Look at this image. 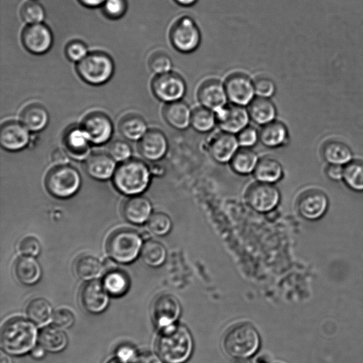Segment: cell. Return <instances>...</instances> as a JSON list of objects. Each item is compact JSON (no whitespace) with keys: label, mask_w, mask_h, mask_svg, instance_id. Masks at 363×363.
I'll return each instance as SVG.
<instances>
[{"label":"cell","mask_w":363,"mask_h":363,"mask_svg":"<svg viewBox=\"0 0 363 363\" xmlns=\"http://www.w3.org/2000/svg\"><path fill=\"white\" fill-rule=\"evenodd\" d=\"M181 313V304L172 294L159 296L152 306V318L158 332L178 324Z\"/></svg>","instance_id":"obj_11"},{"label":"cell","mask_w":363,"mask_h":363,"mask_svg":"<svg viewBox=\"0 0 363 363\" xmlns=\"http://www.w3.org/2000/svg\"><path fill=\"white\" fill-rule=\"evenodd\" d=\"M38 342L47 352L58 353L67 347L68 337L62 328L50 324L40 329Z\"/></svg>","instance_id":"obj_26"},{"label":"cell","mask_w":363,"mask_h":363,"mask_svg":"<svg viewBox=\"0 0 363 363\" xmlns=\"http://www.w3.org/2000/svg\"><path fill=\"white\" fill-rule=\"evenodd\" d=\"M328 206L326 195L320 191L309 190L304 192L298 200L297 209L300 215L310 220L322 217Z\"/></svg>","instance_id":"obj_22"},{"label":"cell","mask_w":363,"mask_h":363,"mask_svg":"<svg viewBox=\"0 0 363 363\" xmlns=\"http://www.w3.org/2000/svg\"><path fill=\"white\" fill-rule=\"evenodd\" d=\"M343 179L352 190L363 191V162L349 163L344 169Z\"/></svg>","instance_id":"obj_41"},{"label":"cell","mask_w":363,"mask_h":363,"mask_svg":"<svg viewBox=\"0 0 363 363\" xmlns=\"http://www.w3.org/2000/svg\"><path fill=\"white\" fill-rule=\"evenodd\" d=\"M252 174L255 181L275 184L283 178L284 168L276 158L264 157L259 158Z\"/></svg>","instance_id":"obj_29"},{"label":"cell","mask_w":363,"mask_h":363,"mask_svg":"<svg viewBox=\"0 0 363 363\" xmlns=\"http://www.w3.org/2000/svg\"><path fill=\"white\" fill-rule=\"evenodd\" d=\"M65 54L69 60L79 62L88 55L87 47L82 41L74 40L67 45Z\"/></svg>","instance_id":"obj_50"},{"label":"cell","mask_w":363,"mask_h":363,"mask_svg":"<svg viewBox=\"0 0 363 363\" xmlns=\"http://www.w3.org/2000/svg\"><path fill=\"white\" fill-rule=\"evenodd\" d=\"M152 213L150 200L142 196H133L127 199L123 206V214L130 223L137 225L147 222Z\"/></svg>","instance_id":"obj_23"},{"label":"cell","mask_w":363,"mask_h":363,"mask_svg":"<svg viewBox=\"0 0 363 363\" xmlns=\"http://www.w3.org/2000/svg\"><path fill=\"white\" fill-rule=\"evenodd\" d=\"M138 148L145 159L156 162L165 156L168 150V140L161 130L150 129L140 140Z\"/></svg>","instance_id":"obj_21"},{"label":"cell","mask_w":363,"mask_h":363,"mask_svg":"<svg viewBox=\"0 0 363 363\" xmlns=\"http://www.w3.org/2000/svg\"><path fill=\"white\" fill-rule=\"evenodd\" d=\"M140 255L145 264L151 267H159L165 262L167 250L162 242L149 239L143 243Z\"/></svg>","instance_id":"obj_36"},{"label":"cell","mask_w":363,"mask_h":363,"mask_svg":"<svg viewBox=\"0 0 363 363\" xmlns=\"http://www.w3.org/2000/svg\"><path fill=\"white\" fill-rule=\"evenodd\" d=\"M81 126L88 135L91 143L97 145L108 142L113 131L110 118L99 111L87 114L83 119Z\"/></svg>","instance_id":"obj_15"},{"label":"cell","mask_w":363,"mask_h":363,"mask_svg":"<svg viewBox=\"0 0 363 363\" xmlns=\"http://www.w3.org/2000/svg\"><path fill=\"white\" fill-rule=\"evenodd\" d=\"M240 148L236 135L221 131L216 134L208 143V152L217 163H229Z\"/></svg>","instance_id":"obj_17"},{"label":"cell","mask_w":363,"mask_h":363,"mask_svg":"<svg viewBox=\"0 0 363 363\" xmlns=\"http://www.w3.org/2000/svg\"><path fill=\"white\" fill-rule=\"evenodd\" d=\"M138 354L136 349L128 344L118 346L116 351V356L125 363H133Z\"/></svg>","instance_id":"obj_51"},{"label":"cell","mask_w":363,"mask_h":363,"mask_svg":"<svg viewBox=\"0 0 363 363\" xmlns=\"http://www.w3.org/2000/svg\"><path fill=\"white\" fill-rule=\"evenodd\" d=\"M77 72L86 83L101 85L107 82L114 72L112 58L102 52H92L77 62Z\"/></svg>","instance_id":"obj_6"},{"label":"cell","mask_w":363,"mask_h":363,"mask_svg":"<svg viewBox=\"0 0 363 363\" xmlns=\"http://www.w3.org/2000/svg\"><path fill=\"white\" fill-rule=\"evenodd\" d=\"M322 152L325 161L331 164H347L352 157L350 147L338 140H330L325 143Z\"/></svg>","instance_id":"obj_37"},{"label":"cell","mask_w":363,"mask_h":363,"mask_svg":"<svg viewBox=\"0 0 363 363\" xmlns=\"http://www.w3.org/2000/svg\"><path fill=\"white\" fill-rule=\"evenodd\" d=\"M0 362L1 363H12L11 359L2 352L1 354Z\"/></svg>","instance_id":"obj_60"},{"label":"cell","mask_w":363,"mask_h":363,"mask_svg":"<svg viewBox=\"0 0 363 363\" xmlns=\"http://www.w3.org/2000/svg\"><path fill=\"white\" fill-rule=\"evenodd\" d=\"M253 83L256 96L269 99L275 94L276 85L274 81L267 77H259Z\"/></svg>","instance_id":"obj_46"},{"label":"cell","mask_w":363,"mask_h":363,"mask_svg":"<svg viewBox=\"0 0 363 363\" xmlns=\"http://www.w3.org/2000/svg\"><path fill=\"white\" fill-rule=\"evenodd\" d=\"M197 98L201 106L214 112L225 106L228 101L224 84L215 79H208L199 86Z\"/></svg>","instance_id":"obj_19"},{"label":"cell","mask_w":363,"mask_h":363,"mask_svg":"<svg viewBox=\"0 0 363 363\" xmlns=\"http://www.w3.org/2000/svg\"><path fill=\"white\" fill-rule=\"evenodd\" d=\"M21 16L23 21L28 24L41 23L45 17L43 6L35 0L26 1L21 7Z\"/></svg>","instance_id":"obj_42"},{"label":"cell","mask_w":363,"mask_h":363,"mask_svg":"<svg viewBox=\"0 0 363 363\" xmlns=\"http://www.w3.org/2000/svg\"><path fill=\"white\" fill-rule=\"evenodd\" d=\"M30 141L29 130L21 123L11 121L4 123L0 128V144L9 151L25 148Z\"/></svg>","instance_id":"obj_18"},{"label":"cell","mask_w":363,"mask_h":363,"mask_svg":"<svg viewBox=\"0 0 363 363\" xmlns=\"http://www.w3.org/2000/svg\"><path fill=\"white\" fill-rule=\"evenodd\" d=\"M20 119L21 123L29 131L38 132L47 126L49 122V114L42 105L32 104L23 109Z\"/></svg>","instance_id":"obj_31"},{"label":"cell","mask_w":363,"mask_h":363,"mask_svg":"<svg viewBox=\"0 0 363 363\" xmlns=\"http://www.w3.org/2000/svg\"><path fill=\"white\" fill-rule=\"evenodd\" d=\"M259 158L252 148L240 147L228 163L231 169L239 175L252 174Z\"/></svg>","instance_id":"obj_33"},{"label":"cell","mask_w":363,"mask_h":363,"mask_svg":"<svg viewBox=\"0 0 363 363\" xmlns=\"http://www.w3.org/2000/svg\"><path fill=\"white\" fill-rule=\"evenodd\" d=\"M108 152L115 161L123 162L129 160L132 154V149L127 142L116 140L109 145Z\"/></svg>","instance_id":"obj_44"},{"label":"cell","mask_w":363,"mask_h":363,"mask_svg":"<svg viewBox=\"0 0 363 363\" xmlns=\"http://www.w3.org/2000/svg\"><path fill=\"white\" fill-rule=\"evenodd\" d=\"M223 84L228 100L231 104L246 106L256 96L253 81L245 74H231Z\"/></svg>","instance_id":"obj_12"},{"label":"cell","mask_w":363,"mask_h":363,"mask_svg":"<svg viewBox=\"0 0 363 363\" xmlns=\"http://www.w3.org/2000/svg\"><path fill=\"white\" fill-rule=\"evenodd\" d=\"M326 175L329 179L333 181H339L343 178L344 169L340 164H331L327 167Z\"/></svg>","instance_id":"obj_53"},{"label":"cell","mask_w":363,"mask_h":363,"mask_svg":"<svg viewBox=\"0 0 363 363\" xmlns=\"http://www.w3.org/2000/svg\"><path fill=\"white\" fill-rule=\"evenodd\" d=\"M150 169L139 160L123 162L113 174V184L118 191L128 196L145 191L150 182Z\"/></svg>","instance_id":"obj_4"},{"label":"cell","mask_w":363,"mask_h":363,"mask_svg":"<svg viewBox=\"0 0 363 363\" xmlns=\"http://www.w3.org/2000/svg\"><path fill=\"white\" fill-rule=\"evenodd\" d=\"M18 249L23 255L35 257L38 256L41 252V245L36 238L33 236H26L20 241Z\"/></svg>","instance_id":"obj_49"},{"label":"cell","mask_w":363,"mask_h":363,"mask_svg":"<svg viewBox=\"0 0 363 363\" xmlns=\"http://www.w3.org/2000/svg\"><path fill=\"white\" fill-rule=\"evenodd\" d=\"M105 363H125L121 359H119L117 356H113L108 358Z\"/></svg>","instance_id":"obj_59"},{"label":"cell","mask_w":363,"mask_h":363,"mask_svg":"<svg viewBox=\"0 0 363 363\" xmlns=\"http://www.w3.org/2000/svg\"><path fill=\"white\" fill-rule=\"evenodd\" d=\"M216 125L221 131L237 135L249 125L250 119L247 108L234 104H227L215 112Z\"/></svg>","instance_id":"obj_13"},{"label":"cell","mask_w":363,"mask_h":363,"mask_svg":"<svg viewBox=\"0 0 363 363\" xmlns=\"http://www.w3.org/2000/svg\"><path fill=\"white\" fill-rule=\"evenodd\" d=\"M69 157L66 151L59 148L55 150L51 155L52 161L57 166L67 164Z\"/></svg>","instance_id":"obj_54"},{"label":"cell","mask_w":363,"mask_h":363,"mask_svg":"<svg viewBox=\"0 0 363 363\" xmlns=\"http://www.w3.org/2000/svg\"><path fill=\"white\" fill-rule=\"evenodd\" d=\"M104 271L102 263L95 257L84 255L78 257L74 264L75 274L84 281H90L99 277Z\"/></svg>","instance_id":"obj_34"},{"label":"cell","mask_w":363,"mask_h":363,"mask_svg":"<svg viewBox=\"0 0 363 363\" xmlns=\"http://www.w3.org/2000/svg\"><path fill=\"white\" fill-rule=\"evenodd\" d=\"M118 129L122 136L132 141L140 140L148 130L145 119L136 113H129L122 117Z\"/></svg>","instance_id":"obj_32"},{"label":"cell","mask_w":363,"mask_h":363,"mask_svg":"<svg viewBox=\"0 0 363 363\" xmlns=\"http://www.w3.org/2000/svg\"><path fill=\"white\" fill-rule=\"evenodd\" d=\"M260 343L257 330L249 323H240L230 328L222 342L224 351L234 359L252 357L259 350Z\"/></svg>","instance_id":"obj_3"},{"label":"cell","mask_w":363,"mask_h":363,"mask_svg":"<svg viewBox=\"0 0 363 363\" xmlns=\"http://www.w3.org/2000/svg\"><path fill=\"white\" fill-rule=\"evenodd\" d=\"M149 231L157 237L168 235L173 227L171 217L164 212L152 213L147 222Z\"/></svg>","instance_id":"obj_40"},{"label":"cell","mask_w":363,"mask_h":363,"mask_svg":"<svg viewBox=\"0 0 363 363\" xmlns=\"http://www.w3.org/2000/svg\"><path fill=\"white\" fill-rule=\"evenodd\" d=\"M21 40L23 46L30 52L42 55L51 48L53 36L50 29L40 23L27 26L22 32Z\"/></svg>","instance_id":"obj_16"},{"label":"cell","mask_w":363,"mask_h":363,"mask_svg":"<svg viewBox=\"0 0 363 363\" xmlns=\"http://www.w3.org/2000/svg\"><path fill=\"white\" fill-rule=\"evenodd\" d=\"M151 174L159 176L163 173V168L158 164H154L150 167Z\"/></svg>","instance_id":"obj_58"},{"label":"cell","mask_w":363,"mask_h":363,"mask_svg":"<svg viewBox=\"0 0 363 363\" xmlns=\"http://www.w3.org/2000/svg\"><path fill=\"white\" fill-rule=\"evenodd\" d=\"M13 270L16 279L24 285L35 284L42 277L41 266L34 257L23 255L18 257Z\"/></svg>","instance_id":"obj_25"},{"label":"cell","mask_w":363,"mask_h":363,"mask_svg":"<svg viewBox=\"0 0 363 363\" xmlns=\"http://www.w3.org/2000/svg\"><path fill=\"white\" fill-rule=\"evenodd\" d=\"M240 147L252 148L259 141V131L247 125L236 135Z\"/></svg>","instance_id":"obj_47"},{"label":"cell","mask_w":363,"mask_h":363,"mask_svg":"<svg viewBox=\"0 0 363 363\" xmlns=\"http://www.w3.org/2000/svg\"><path fill=\"white\" fill-rule=\"evenodd\" d=\"M26 312L28 319L40 326L52 319L54 311L47 299L35 298L28 302Z\"/></svg>","instance_id":"obj_38"},{"label":"cell","mask_w":363,"mask_h":363,"mask_svg":"<svg viewBox=\"0 0 363 363\" xmlns=\"http://www.w3.org/2000/svg\"><path fill=\"white\" fill-rule=\"evenodd\" d=\"M39 332L30 319L13 317L8 320L1 330V344L4 352L12 356H23L37 345Z\"/></svg>","instance_id":"obj_1"},{"label":"cell","mask_w":363,"mask_h":363,"mask_svg":"<svg viewBox=\"0 0 363 363\" xmlns=\"http://www.w3.org/2000/svg\"><path fill=\"white\" fill-rule=\"evenodd\" d=\"M86 173L97 180H106L111 178L116 171L115 160L103 152L90 155L85 162Z\"/></svg>","instance_id":"obj_24"},{"label":"cell","mask_w":363,"mask_h":363,"mask_svg":"<svg viewBox=\"0 0 363 363\" xmlns=\"http://www.w3.org/2000/svg\"><path fill=\"white\" fill-rule=\"evenodd\" d=\"M259 141L269 148L283 146L289 140V131L284 123L279 121H273L262 125L259 130Z\"/></svg>","instance_id":"obj_28"},{"label":"cell","mask_w":363,"mask_h":363,"mask_svg":"<svg viewBox=\"0 0 363 363\" xmlns=\"http://www.w3.org/2000/svg\"><path fill=\"white\" fill-rule=\"evenodd\" d=\"M133 363H164V362L158 354L147 351L138 353Z\"/></svg>","instance_id":"obj_52"},{"label":"cell","mask_w":363,"mask_h":363,"mask_svg":"<svg viewBox=\"0 0 363 363\" xmlns=\"http://www.w3.org/2000/svg\"><path fill=\"white\" fill-rule=\"evenodd\" d=\"M74 313L68 308H60L53 312L52 317V324L62 328L67 329L74 323Z\"/></svg>","instance_id":"obj_48"},{"label":"cell","mask_w":363,"mask_h":363,"mask_svg":"<svg viewBox=\"0 0 363 363\" xmlns=\"http://www.w3.org/2000/svg\"><path fill=\"white\" fill-rule=\"evenodd\" d=\"M109 296L102 282L93 279L82 286L79 300L86 311L91 314H99L108 308Z\"/></svg>","instance_id":"obj_14"},{"label":"cell","mask_w":363,"mask_h":363,"mask_svg":"<svg viewBox=\"0 0 363 363\" xmlns=\"http://www.w3.org/2000/svg\"><path fill=\"white\" fill-rule=\"evenodd\" d=\"M143 245L141 236L137 232L130 229H121L111 235L106 249L114 261L128 264L138 257Z\"/></svg>","instance_id":"obj_5"},{"label":"cell","mask_w":363,"mask_h":363,"mask_svg":"<svg viewBox=\"0 0 363 363\" xmlns=\"http://www.w3.org/2000/svg\"><path fill=\"white\" fill-rule=\"evenodd\" d=\"M245 200L255 211L267 213L279 206L281 193L275 184L255 181L247 189Z\"/></svg>","instance_id":"obj_9"},{"label":"cell","mask_w":363,"mask_h":363,"mask_svg":"<svg viewBox=\"0 0 363 363\" xmlns=\"http://www.w3.org/2000/svg\"><path fill=\"white\" fill-rule=\"evenodd\" d=\"M63 143L68 155L76 160H83L89 156L91 142L81 125L69 127L64 133Z\"/></svg>","instance_id":"obj_20"},{"label":"cell","mask_w":363,"mask_h":363,"mask_svg":"<svg viewBox=\"0 0 363 363\" xmlns=\"http://www.w3.org/2000/svg\"><path fill=\"white\" fill-rule=\"evenodd\" d=\"M81 183V176L77 169L68 164L53 168L45 179L48 191L60 199H67L75 194L80 188Z\"/></svg>","instance_id":"obj_7"},{"label":"cell","mask_w":363,"mask_h":363,"mask_svg":"<svg viewBox=\"0 0 363 363\" xmlns=\"http://www.w3.org/2000/svg\"><path fill=\"white\" fill-rule=\"evenodd\" d=\"M175 3L182 6H191L194 5L199 0H174Z\"/></svg>","instance_id":"obj_57"},{"label":"cell","mask_w":363,"mask_h":363,"mask_svg":"<svg viewBox=\"0 0 363 363\" xmlns=\"http://www.w3.org/2000/svg\"><path fill=\"white\" fill-rule=\"evenodd\" d=\"M162 115L167 123L177 130H183L190 125L191 111L182 100L166 104Z\"/></svg>","instance_id":"obj_27"},{"label":"cell","mask_w":363,"mask_h":363,"mask_svg":"<svg viewBox=\"0 0 363 363\" xmlns=\"http://www.w3.org/2000/svg\"><path fill=\"white\" fill-rule=\"evenodd\" d=\"M150 69L156 74L171 72L172 61L169 56L163 52H155L148 59Z\"/></svg>","instance_id":"obj_43"},{"label":"cell","mask_w":363,"mask_h":363,"mask_svg":"<svg viewBox=\"0 0 363 363\" xmlns=\"http://www.w3.org/2000/svg\"><path fill=\"white\" fill-rule=\"evenodd\" d=\"M247 111L255 123L264 125L275 120L277 109L269 98L255 96L247 106Z\"/></svg>","instance_id":"obj_30"},{"label":"cell","mask_w":363,"mask_h":363,"mask_svg":"<svg viewBox=\"0 0 363 363\" xmlns=\"http://www.w3.org/2000/svg\"><path fill=\"white\" fill-rule=\"evenodd\" d=\"M46 350L39 344L37 345L30 352L32 357L35 359H41L45 356Z\"/></svg>","instance_id":"obj_55"},{"label":"cell","mask_w":363,"mask_h":363,"mask_svg":"<svg viewBox=\"0 0 363 363\" xmlns=\"http://www.w3.org/2000/svg\"><path fill=\"white\" fill-rule=\"evenodd\" d=\"M233 363H251L247 359L237 358L235 359Z\"/></svg>","instance_id":"obj_61"},{"label":"cell","mask_w":363,"mask_h":363,"mask_svg":"<svg viewBox=\"0 0 363 363\" xmlns=\"http://www.w3.org/2000/svg\"><path fill=\"white\" fill-rule=\"evenodd\" d=\"M156 350L164 363H184L194 350L191 332L180 323L159 331Z\"/></svg>","instance_id":"obj_2"},{"label":"cell","mask_w":363,"mask_h":363,"mask_svg":"<svg viewBox=\"0 0 363 363\" xmlns=\"http://www.w3.org/2000/svg\"><path fill=\"white\" fill-rule=\"evenodd\" d=\"M151 87L155 97L167 104L180 101L186 91L183 77L172 72L157 74L152 79Z\"/></svg>","instance_id":"obj_10"},{"label":"cell","mask_w":363,"mask_h":363,"mask_svg":"<svg viewBox=\"0 0 363 363\" xmlns=\"http://www.w3.org/2000/svg\"><path fill=\"white\" fill-rule=\"evenodd\" d=\"M216 125L215 112L202 106L191 111L190 125L198 133L211 132Z\"/></svg>","instance_id":"obj_39"},{"label":"cell","mask_w":363,"mask_h":363,"mask_svg":"<svg viewBox=\"0 0 363 363\" xmlns=\"http://www.w3.org/2000/svg\"><path fill=\"white\" fill-rule=\"evenodd\" d=\"M102 284L110 296L116 298L125 295L130 288L128 275L118 269H112L106 272Z\"/></svg>","instance_id":"obj_35"},{"label":"cell","mask_w":363,"mask_h":363,"mask_svg":"<svg viewBox=\"0 0 363 363\" xmlns=\"http://www.w3.org/2000/svg\"><path fill=\"white\" fill-rule=\"evenodd\" d=\"M126 0H106L102 6L104 14L111 19L121 18L127 10Z\"/></svg>","instance_id":"obj_45"},{"label":"cell","mask_w":363,"mask_h":363,"mask_svg":"<svg viewBox=\"0 0 363 363\" xmlns=\"http://www.w3.org/2000/svg\"><path fill=\"white\" fill-rule=\"evenodd\" d=\"M169 39L172 46L179 52L191 53L200 45L201 35L200 30L193 18L184 16L179 18L169 31Z\"/></svg>","instance_id":"obj_8"},{"label":"cell","mask_w":363,"mask_h":363,"mask_svg":"<svg viewBox=\"0 0 363 363\" xmlns=\"http://www.w3.org/2000/svg\"><path fill=\"white\" fill-rule=\"evenodd\" d=\"M80 4L88 8L102 6L106 0H78Z\"/></svg>","instance_id":"obj_56"}]
</instances>
